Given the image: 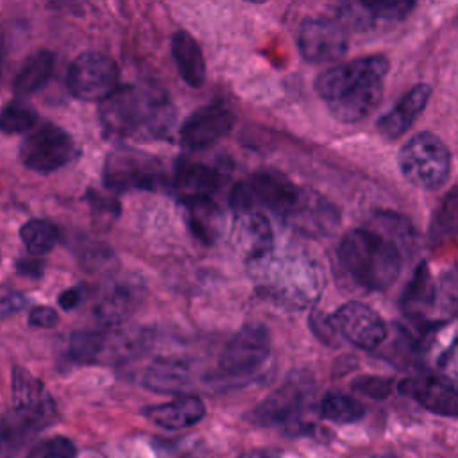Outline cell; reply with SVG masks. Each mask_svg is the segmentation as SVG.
I'll list each match as a JSON object with an SVG mask.
<instances>
[{"mask_svg":"<svg viewBox=\"0 0 458 458\" xmlns=\"http://www.w3.org/2000/svg\"><path fill=\"white\" fill-rule=\"evenodd\" d=\"M413 243L410 224L392 213H379L367 227L349 231L338 245L347 276L365 290H386L399 276Z\"/></svg>","mask_w":458,"mask_h":458,"instance_id":"1","label":"cell"},{"mask_svg":"<svg viewBox=\"0 0 458 458\" xmlns=\"http://www.w3.org/2000/svg\"><path fill=\"white\" fill-rule=\"evenodd\" d=\"M98 118L111 136L148 141L168 136L175 109L163 88L156 84H125L100 102Z\"/></svg>","mask_w":458,"mask_h":458,"instance_id":"2","label":"cell"},{"mask_svg":"<svg viewBox=\"0 0 458 458\" xmlns=\"http://www.w3.org/2000/svg\"><path fill=\"white\" fill-rule=\"evenodd\" d=\"M301 193L302 188L293 184L284 174L277 170H261L234 184L231 191V208L234 213L265 208L286 220Z\"/></svg>","mask_w":458,"mask_h":458,"instance_id":"3","label":"cell"},{"mask_svg":"<svg viewBox=\"0 0 458 458\" xmlns=\"http://www.w3.org/2000/svg\"><path fill=\"white\" fill-rule=\"evenodd\" d=\"M13 410L7 417L29 437L52 426L57 420V404L41 379L23 367H13L11 372Z\"/></svg>","mask_w":458,"mask_h":458,"instance_id":"4","label":"cell"},{"mask_svg":"<svg viewBox=\"0 0 458 458\" xmlns=\"http://www.w3.org/2000/svg\"><path fill=\"white\" fill-rule=\"evenodd\" d=\"M399 168L406 181L424 190L440 188L449 175L451 156L445 143L433 132H417L399 150Z\"/></svg>","mask_w":458,"mask_h":458,"instance_id":"5","label":"cell"},{"mask_svg":"<svg viewBox=\"0 0 458 458\" xmlns=\"http://www.w3.org/2000/svg\"><path fill=\"white\" fill-rule=\"evenodd\" d=\"M104 182L114 191H157L166 186L168 177L156 156L122 147L109 152L104 165Z\"/></svg>","mask_w":458,"mask_h":458,"instance_id":"6","label":"cell"},{"mask_svg":"<svg viewBox=\"0 0 458 458\" xmlns=\"http://www.w3.org/2000/svg\"><path fill=\"white\" fill-rule=\"evenodd\" d=\"M77 157V145L73 138L54 123H45L32 129L20 143V161L38 172H55Z\"/></svg>","mask_w":458,"mask_h":458,"instance_id":"7","label":"cell"},{"mask_svg":"<svg viewBox=\"0 0 458 458\" xmlns=\"http://www.w3.org/2000/svg\"><path fill=\"white\" fill-rule=\"evenodd\" d=\"M270 345L267 326L259 322L245 324L222 349L218 369L229 377H247L265 365L270 356Z\"/></svg>","mask_w":458,"mask_h":458,"instance_id":"8","label":"cell"},{"mask_svg":"<svg viewBox=\"0 0 458 458\" xmlns=\"http://www.w3.org/2000/svg\"><path fill=\"white\" fill-rule=\"evenodd\" d=\"M116 63L97 50L79 54L68 68L66 86L70 93L81 100L104 102L118 86Z\"/></svg>","mask_w":458,"mask_h":458,"instance_id":"9","label":"cell"},{"mask_svg":"<svg viewBox=\"0 0 458 458\" xmlns=\"http://www.w3.org/2000/svg\"><path fill=\"white\" fill-rule=\"evenodd\" d=\"M388 72L385 55H365L335 64L315 79L317 93L329 104L370 82L383 81Z\"/></svg>","mask_w":458,"mask_h":458,"instance_id":"10","label":"cell"},{"mask_svg":"<svg viewBox=\"0 0 458 458\" xmlns=\"http://www.w3.org/2000/svg\"><path fill=\"white\" fill-rule=\"evenodd\" d=\"M143 338L136 333L100 329L75 331L70 336V356L79 363H100L127 360L141 347Z\"/></svg>","mask_w":458,"mask_h":458,"instance_id":"11","label":"cell"},{"mask_svg":"<svg viewBox=\"0 0 458 458\" xmlns=\"http://www.w3.org/2000/svg\"><path fill=\"white\" fill-rule=\"evenodd\" d=\"M299 52L311 64L338 61L349 47L347 29L336 20L306 18L299 25Z\"/></svg>","mask_w":458,"mask_h":458,"instance_id":"12","label":"cell"},{"mask_svg":"<svg viewBox=\"0 0 458 458\" xmlns=\"http://www.w3.org/2000/svg\"><path fill=\"white\" fill-rule=\"evenodd\" d=\"M331 322L347 342L365 351L377 349L388 335L386 324L379 313L358 301L342 304L333 313Z\"/></svg>","mask_w":458,"mask_h":458,"instance_id":"13","label":"cell"},{"mask_svg":"<svg viewBox=\"0 0 458 458\" xmlns=\"http://www.w3.org/2000/svg\"><path fill=\"white\" fill-rule=\"evenodd\" d=\"M308 394L310 385L302 377L288 379L256 404L247 417L252 424L261 428L293 424L306 404Z\"/></svg>","mask_w":458,"mask_h":458,"instance_id":"14","label":"cell"},{"mask_svg":"<svg viewBox=\"0 0 458 458\" xmlns=\"http://www.w3.org/2000/svg\"><path fill=\"white\" fill-rule=\"evenodd\" d=\"M234 127L233 111L220 102L195 109L181 125L179 140L184 148L197 150L213 145Z\"/></svg>","mask_w":458,"mask_h":458,"instance_id":"15","label":"cell"},{"mask_svg":"<svg viewBox=\"0 0 458 458\" xmlns=\"http://www.w3.org/2000/svg\"><path fill=\"white\" fill-rule=\"evenodd\" d=\"M399 390L437 415L458 417V388L444 377L417 374L401 381Z\"/></svg>","mask_w":458,"mask_h":458,"instance_id":"16","label":"cell"},{"mask_svg":"<svg viewBox=\"0 0 458 458\" xmlns=\"http://www.w3.org/2000/svg\"><path fill=\"white\" fill-rule=\"evenodd\" d=\"M413 7V2H345L338 5L336 20L345 29L369 30L404 20Z\"/></svg>","mask_w":458,"mask_h":458,"instance_id":"17","label":"cell"},{"mask_svg":"<svg viewBox=\"0 0 458 458\" xmlns=\"http://www.w3.org/2000/svg\"><path fill=\"white\" fill-rule=\"evenodd\" d=\"M222 182L224 175L215 166L191 159H179L175 163L172 188L181 195L182 202L211 199Z\"/></svg>","mask_w":458,"mask_h":458,"instance_id":"18","label":"cell"},{"mask_svg":"<svg viewBox=\"0 0 458 458\" xmlns=\"http://www.w3.org/2000/svg\"><path fill=\"white\" fill-rule=\"evenodd\" d=\"M286 222H290L302 233L318 236V234H327L336 227L338 213L318 193L302 188V193L295 208L288 215Z\"/></svg>","mask_w":458,"mask_h":458,"instance_id":"19","label":"cell"},{"mask_svg":"<svg viewBox=\"0 0 458 458\" xmlns=\"http://www.w3.org/2000/svg\"><path fill=\"white\" fill-rule=\"evenodd\" d=\"M141 286L132 281H116L109 284L97 301V318L106 327H114L125 322L141 302Z\"/></svg>","mask_w":458,"mask_h":458,"instance_id":"20","label":"cell"},{"mask_svg":"<svg viewBox=\"0 0 458 458\" xmlns=\"http://www.w3.org/2000/svg\"><path fill=\"white\" fill-rule=\"evenodd\" d=\"M431 97V88L428 84L413 86L388 113L377 120V131L386 140L401 138L419 118V114L428 106Z\"/></svg>","mask_w":458,"mask_h":458,"instance_id":"21","label":"cell"},{"mask_svg":"<svg viewBox=\"0 0 458 458\" xmlns=\"http://www.w3.org/2000/svg\"><path fill=\"white\" fill-rule=\"evenodd\" d=\"M143 415L159 428L174 431L186 429L199 424L206 417V404L197 395H184L168 403L148 406L143 410Z\"/></svg>","mask_w":458,"mask_h":458,"instance_id":"22","label":"cell"},{"mask_svg":"<svg viewBox=\"0 0 458 458\" xmlns=\"http://www.w3.org/2000/svg\"><path fill=\"white\" fill-rule=\"evenodd\" d=\"M236 233L249 261H261L272 250L274 234L268 218L259 209L236 211Z\"/></svg>","mask_w":458,"mask_h":458,"instance_id":"23","label":"cell"},{"mask_svg":"<svg viewBox=\"0 0 458 458\" xmlns=\"http://www.w3.org/2000/svg\"><path fill=\"white\" fill-rule=\"evenodd\" d=\"M383 97V81L370 82L361 86L335 102H329L327 107L331 114L342 123H356L367 118L379 104Z\"/></svg>","mask_w":458,"mask_h":458,"instance_id":"24","label":"cell"},{"mask_svg":"<svg viewBox=\"0 0 458 458\" xmlns=\"http://www.w3.org/2000/svg\"><path fill=\"white\" fill-rule=\"evenodd\" d=\"M172 55L179 75L191 88H200L206 82V61L200 45L186 30H177L172 38Z\"/></svg>","mask_w":458,"mask_h":458,"instance_id":"25","label":"cell"},{"mask_svg":"<svg viewBox=\"0 0 458 458\" xmlns=\"http://www.w3.org/2000/svg\"><path fill=\"white\" fill-rule=\"evenodd\" d=\"M55 68V55L50 50H36L20 66L16 77L13 79V91L16 95H30L41 89L52 77Z\"/></svg>","mask_w":458,"mask_h":458,"instance_id":"26","label":"cell"},{"mask_svg":"<svg viewBox=\"0 0 458 458\" xmlns=\"http://www.w3.org/2000/svg\"><path fill=\"white\" fill-rule=\"evenodd\" d=\"M437 302V283H433L428 267L422 263L415 270L403 299L401 306L406 315L413 318H426Z\"/></svg>","mask_w":458,"mask_h":458,"instance_id":"27","label":"cell"},{"mask_svg":"<svg viewBox=\"0 0 458 458\" xmlns=\"http://www.w3.org/2000/svg\"><path fill=\"white\" fill-rule=\"evenodd\" d=\"M143 383L157 392H181L190 385V367L182 360L159 358L147 369Z\"/></svg>","mask_w":458,"mask_h":458,"instance_id":"28","label":"cell"},{"mask_svg":"<svg viewBox=\"0 0 458 458\" xmlns=\"http://www.w3.org/2000/svg\"><path fill=\"white\" fill-rule=\"evenodd\" d=\"M320 415L335 424H352L363 419L365 406L352 395L329 392L320 401Z\"/></svg>","mask_w":458,"mask_h":458,"instance_id":"29","label":"cell"},{"mask_svg":"<svg viewBox=\"0 0 458 458\" xmlns=\"http://www.w3.org/2000/svg\"><path fill=\"white\" fill-rule=\"evenodd\" d=\"M20 238H21L29 254L41 258L55 247L57 238H59V231L48 220L32 218V220L25 222L21 225Z\"/></svg>","mask_w":458,"mask_h":458,"instance_id":"30","label":"cell"},{"mask_svg":"<svg viewBox=\"0 0 458 458\" xmlns=\"http://www.w3.org/2000/svg\"><path fill=\"white\" fill-rule=\"evenodd\" d=\"M433 242H458V190L449 193L431 222Z\"/></svg>","mask_w":458,"mask_h":458,"instance_id":"31","label":"cell"},{"mask_svg":"<svg viewBox=\"0 0 458 458\" xmlns=\"http://www.w3.org/2000/svg\"><path fill=\"white\" fill-rule=\"evenodd\" d=\"M188 208V224L191 231L197 234L199 240L211 242L215 236V218H216V206L211 199H199L184 202Z\"/></svg>","mask_w":458,"mask_h":458,"instance_id":"32","label":"cell"},{"mask_svg":"<svg viewBox=\"0 0 458 458\" xmlns=\"http://www.w3.org/2000/svg\"><path fill=\"white\" fill-rule=\"evenodd\" d=\"M36 122H38L36 109L29 102L16 98L4 107L0 123L5 134H18V132L30 131L36 125Z\"/></svg>","mask_w":458,"mask_h":458,"instance_id":"33","label":"cell"},{"mask_svg":"<svg viewBox=\"0 0 458 458\" xmlns=\"http://www.w3.org/2000/svg\"><path fill=\"white\" fill-rule=\"evenodd\" d=\"M435 310L445 318L458 317V267L449 268L438 279Z\"/></svg>","mask_w":458,"mask_h":458,"instance_id":"34","label":"cell"},{"mask_svg":"<svg viewBox=\"0 0 458 458\" xmlns=\"http://www.w3.org/2000/svg\"><path fill=\"white\" fill-rule=\"evenodd\" d=\"M75 456H77V445L72 438L64 435L43 438L36 442L27 453V458H75Z\"/></svg>","mask_w":458,"mask_h":458,"instance_id":"35","label":"cell"},{"mask_svg":"<svg viewBox=\"0 0 458 458\" xmlns=\"http://www.w3.org/2000/svg\"><path fill=\"white\" fill-rule=\"evenodd\" d=\"M394 381L381 376H360L352 381V390L372 399H385L392 394Z\"/></svg>","mask_w":458,"mask_h":458,"instance_id":"36","label":"cell"},{"mask_svg":"<svg viewBox=\"0 0 458 458\" xmlns=\"http://www.w3.org/2000/svg\"><path fill=\"white\" fill-rule=\"evenodd\" d=\"M59 322V315L50 306H34L29 311V324L34 327H54Z\"/></svg>","mask_w":458,"mask_h":458,"instance_id":"37","label":"cell"},{"mask_svg":"<svg viewBox=\"0 0 458 458\" xmlns=\"http://www.w3.org/2000/svg\"><path fill=\"white\" fill-rule=\"evenodd\" d=\"M442 374L458 385V338L449 345V349L440 358Z\"/></svg>","mask_w":458,"mask_h":458,"instance_id":"38","label":"cell"},{"mask_svg":"<svg viewBox=\"0 0 458 458\" xmlns=\"http://www.w3.org/2000/svg\"><path fill=\"white\" fill-rule=\"evenodd\" d=\"M43 261L38 258V256H23L16 261V272L20 276H25V277H30V279H38L43 276Z\"/></svg>","mask_w":458,"mask_h":458,"instance_id":"39","label":"cell"},{"mask_svg":"<svg viewBox=\"0 0 458 458\" xmlns=\"http://www.w3.org/2000/svg\"><path fill=\"white\" fill-rule=\"evenodd\" d=\"M27 304V297L16 290L5 288L2 293V315L9 317L11 313L20 311Z\"/></svg>","mask_w":458,"mask_h":458,"instance_id":"40","label":"cell"},{"mask_svg":"<svg viewBox=\"0 0 458 458\" xmlns=\"http://www.w3.org/2000/svg\"><path fill=\"white\" fill-rule=\"evenodd\" d=\"M81 301H82V293H81L79 288H68V290L61 292L59 297H57V302H59V306H61L64 311L73 310L75 306L81 304Z\"/></svg>","mask_w":458,"mask_h":458,"instance_id":"41","label":"cell"},{"mask_svg":"<svg viewBox=\"0 0 458 458\" xmlns=\"http://www.w3.org/2000/svg\"><path fill=\"white\" fill-rule=\"evenodd\" d=\"M238 458H279V454L272 449H250L243 451Z\"/></svg>","mask_w":458,"mask_h":458,"instance_id":"42","label":"cell"},{"mask_svg":"<svg viewBox=\"0 0 458 458\" xmlns=\"http://www.w3.org/2000/svg\"><path fill=\"white\" fill-rule=\"evenodd\" d=\"M374 458H395V456H392V454H379V456H374Z\"/></svg>","mask_w":458,"mask_h":458,"instance_id":"43","label":"cell"}]
</instances>
